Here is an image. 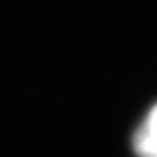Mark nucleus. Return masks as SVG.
<instances>
[{"label": "nucleus", "instance_id": "1", "mask_svg": "<svg viewBox=\"0 0 157 157\" xmlns=\"http://www.w3.org/2000/svg\"><path fill=\"white\" fill-rule=\"evenodd\" d=\"M134 148L144 156H157V105L135 134Z\"/></svg>", "mask_w": 157, "mask_h": 157}]
</instances>
